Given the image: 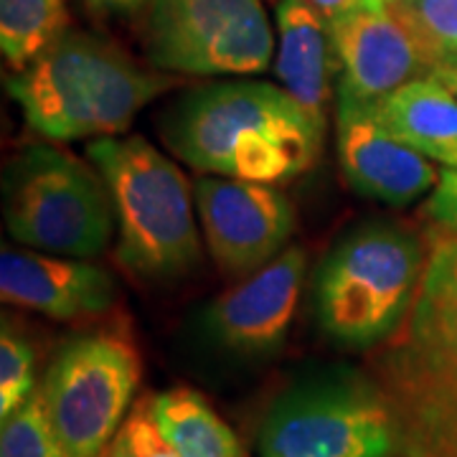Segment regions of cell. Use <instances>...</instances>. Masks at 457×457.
I'll list each match as a JSON object with an SVG mask.
<instances>
[{
	"instance_id": "1",
	"label": "cell",
	"mask_w": 457,
	"mask_h": 457,
	"mask_svg": "<svg viewBox=\"0 0 457 457\" xmlns=\"http://www.w3.org/2000/svg\"><path fill=\"white\" fill-rule=\"evenodd\" d=\"M170 153L198 173L279 186L311 170L326 128L282 87L213 82L191 89L161 120Z\"/></svg>"
},
{
	"instance_id": "2",
	"label": "cell",
	"mask_w": 457,
	"mask_h": 457,
	"mask_svg": "<svg viewBox=\"0 0 457 457\" xmlns=\"http://www.w3.org/2000/svg\"><path fill=\"white\" fill-rule=\"evenodd\" d=\"M170 87L176 79L168 71H147L112 41L66 31L8 79V95L29 130L51 143H71L122 135Z\"/></svg>"
},
{
	"instance_id": "3",
	"label": "cell",
	"mask_w": 457,
	"mask_h": 457,
	"mask_svg": "<svg viewBox=\"0 0 457 457\" xmlns=\"http://www.w3.org/2000/svg\"><path fill=\"white\" fill-rule=\"evenodd\" d=\"M427 245L420 293L371 369L396 417L402 457L420 455L457 414V234L432 231Z\"/></svg>"
},
{
	"instance_id": "4",
	"label": "cell",
	"mask_w": 457,
	"mask_h": 457,
	"mask_svg": "<svg viewBox=\"0 0 457 457\" xmlns=\"http://www.w3.org/2000/svg\"><path fill=\"white\" fill-rule=\"evenodd\" d=\"M87 158L110 188L114 260L145 282H176L201 264L196 194L186 173L140 135L92 140Z\"/></svg>"
},
{
	"instance_id": "5",
	"label": "cell",
	"mask_w": 457,
	"mask_h": 457,
	"mask_svg": "<svg viewBox=\"0 0 457 457\" xmlns=\"http://www.w3.org/2000/svg\"><path fill=\"white\" fill-rule=\"evenodd\" d=\"M429 245L402 221L345 231L315 270L312 315L345 348L384 345L402 328L425 278Z\"/></svg>"
},
{
	"instance_id": "6",
	"label": "cell",
	"mask_w": 457,
	"mask_h": 457,
	"mask_svg": "<svg viewBox=\"0 0 457 457\" xmlns=\"http://www.w3.org/2000/svg\"><path fill=\"white\" fill-rule=\"evenodd\" d=\"M260 457H402L392 404L371 374L348 366L293 381L270 404Z\"/></svg>"
},
{
	"instance_id": "7",
	"label": "cell",
	"mask_w": 457,
	"mask_h": 457,
	"mask_svg": "<svg viewBox=\"0 0 457 457\" xmlns=\"http://www.w3.org/2000/svg\"><path fill=\"white\" fill-rule=\"evenodd\" d=\"M3 216L18 245L77 260L102 254L114 231L102 173L56 145L26 147L5 165Z\"/></svg>"
},
{
	"instance_id": "8",
	"label": "cell",
	"mask_w": 457,
	"mask_h": 457,
	"mask_svg": "<svg viewBox=\"0 0 457 457\" xmlns=\"http://www.w3.org/2000/svg\"><path fill=\"white\" fill-rule=\"evenodd\" d=\"M140 374L135 345L112 333L74 338L56 353L38 389L64 457H99L110 447Z\"/></svg>"
},
{
	"instance_id": "9",
	"label": "cell",
	"mask_w": 457,
	"mask_h": 457,
	"mask_svg": "<svg viewBox=\"0 0 457 457\" xmlns=\"http://www.w3.org/2000/svg\"><path fill=\"white\" fill-rule=\"evenodd\" d=\"M262 0H150L145 54L161 71L191 77L262 74L272 62Z\"/></svg>"
},
{
	"instance_id": "10",
	"label": "cell",
	"mask_w": 457,
	"mask_h": 457,
	"mask_svg": "<svg viewBox=\"0 0 457 457\" xmlns=\"http://www.w3.org/2000/svg\"><path fill=\"white\" fill-rule=\"evenodd\" d=\"M194 194L209 254L227 278H249L287 249L295 209L278 186L201 176Z\"/></svg>"
},
{
	"instance_id": "11",
	"label": "cell",
	"mask_w": 457,
	"mask_h": 457,
	"mask_svg": "<svg viewBox=\"0 0 457 457\" xmlns=\"http://www.w3.org/2000/svg\"><path fill=\"white\" fill-rule=\"evenodd\" d=\"M336 59V99L374 104L399 87L429 77L440 59L392 8H359L328 23Z\"/></svg>"
},
{
	"instance_id": "12",
	"label": "cell",
	"mask_w": 457,
	"mask_h": 457,
	"mask_svg": "<svg viewBox=\"0 0 457 457\" xmlns=\"http://www.w3.org/2000/svg\"><path fill=\"white\" fill-rule=\"evenodd\" d=\"M308 275L303 246H287L254 275L239 279L201 312L204 333L239 356H270L282 348Z\"/></svg>"
},
{
	"instance_id": "13",
	"label": "cell",
	"mask_w": 457,
	"mask_h": 457,
	"mask_svg": "<svg viewBox=\"0 0 457 457\" xmlns=\"http://www.w3.org/2000/svg\"><path fill=\"white\" fill-rule=\"evenodd\" d=\"M338 161L348 186L386 206H409L440 180L437 165L399 143L356 102L336 99Z\"/></svg>"
},
{
	"instance_id": "14",
	"label": "cell",
	"mask_w": 457,
	"mask_h": 457,
	"mask_svg": "<svg viewBox=\"0 0 457 457\" xmlns=\"http://www.w3.org/2000/svg\"><path fill=\"white\" fill-rule=\"evenodd\" d=\"M0 297L51 320H79L107 312L117 300V282L97 264L77 257L3 249Z\"/></svg>"
},
{
	"instance_id": "15",
	"label": "cell",
	"mask_w": 457,
	"mask_h": 457,
	"mask_svg": "<svg viewBox=\"0 0 457 457\" xmlns=\"http://www.w3.org/2000/svg\"><path fill=\"white\" fill-rule=\"evenodd\" d=\"M275 74L279 87L300 104V110L320 128L328 125L333 97L336 59L328 21L312 0L278 3V56Z\"/></svg>"
},
{
	"instance_id": "16",
	"label": "cell",
	"mask_w": 457,
	"mask_h": 457,
	"mask_svg": "<svg viewBox=\"0 0 457 457\" xmlns=\"http://www.w3.org/2000/svg\"><path fill=\"white\" fill-rule=\"evenodd\" d=\"M363 110L399 143L445 168H457V92L435 74L404 84Z\"/></svg>"
},
{
	"instance_id": "17",
	"label": "cell",
	"mask_w": 457,
	"mask_h": 457,
	"mask_svg": "<svg viewBox=\"0 0 457 457\" xmlns=\"http://www.w3.org/2000/svg\"><path fill=\"white\" fill-rule=\"evenodd\" d=\"M150 411L180 457H245L234 429L196 389L176 386L155 394L150 396Z\"/></svg>"
},
{
	"instance_id": "18",
	"label": "cell",
	"mask_w": 457,
	"mask_h": 457,
	"mask_svg": "<svg viewBox=\"0 0 457 457\" xmlns=\"http://www.w3.org/2000/svg\"><path fill=\"white\" fill-rule=\"evenodd\" d=\"M69 31L66 0H0V49L21 71Z\"/></svg>"
},
{
	"instance_id": "19",
	"label": "cell",
	"mask_w": 457,
	"mask_h": 457,
	"mask_svg": "<svg viewBox=\"0 0 457 457\" xmlns=\"http://www.w3.org/2000/svg\"><path fill=\"white\" fill-rule=\"evenodd\" d=\"M0 457H64L38 386L11 417L3 420Z\"/></svg>"
},
{
	"instance_id": "20",
	"label": "cell",
	"mask_w": 457,
	"mask_h": 457,
	"mask_svg": "<svg viewBox=\"0 0 457 457\" xmlns=\"http://www.w3.org/2000/svg\"><path fill=\"white\" fill-rule=\"evenodd\" d=\"M396 16H402L425 41L440 66L457 56V0H389Z\"/></svg>"
},
{
	"instance_id": "21",
	"label": "cell",
	"mask_w": 457,
	"mask_h": 457,
	"mask_svg": "<svg viewBox=\"0 0 457 457\" xmlns=\"http://www.w3.org/2000/svg\"><path fill=\"white\" fill-rule=\"evenodd\" d=\"M36 392V353L18 330L3 320L0 336V420L11 417Z\"/></svg>"
},
{
	"instance_id": "22",
	"label": "cell",
	"mask_w": 457,
	"mask_h": 457,
	"mask_svg": "<svg viewBox=\"0 0 457 457\" xmlns=\"http://www.w3.org/2000/svg\"><path fill=\"white\" fill-rule=\"evenodd\" d=\"M120 435L125 437L137 457H180L176 447L163 437L161 427L155 425L153 411H150V396L140 399V404H135L128 420L120 427Z\"/></svg>"
},
{
	"instance_id": "23",
	"label": "cell",
	"mask_w": 457,
	"mask_h": 457,
	"mask_svg": "<svg viewBox=\"0 0 457 457\" xmlns=\"http://www.w3.org/2000/svg\"><path fill=\"white\" fill-rule=\"evenodd\" d=\"M427 213L437 221V227L457 234V168H445L440 180L427 201Z\"/></svg>"
},
{
	"instance_id": "24",
	"label": "cell",
	"mask_w": 457,
	"mask_h": 457,
	"mask_svg": "<svg viewBox=\"0 0 457 457\" xmlns=\"http://www.w3.org/2000/svg\"><path fill=\"white\" fill-rule=\"evenodd\" d=\"M417 457H457V414L427 442Z\"/></svg>"
},
{
	"instance_id": "25",
	"label": "cell",
	"mask_w": 457,
	"mask_h": 457,
	"mask_svg": "<svg viewBox=\"0 0 457 457\" xmlns=\"http://www.w3.org/2000/svg\"><path fill=\"white\" fill-rule=\"evenodd\" d=\"M312 5L320 11V16L326 18L328 23L359 8H386L384 0H312Z\"/></svg>"
},
{
	"instance_id": "26",
	"label": "cell",
	"mask_w": 457,
	"mask_h": 457,
	"mask_svg": "<svg viewBox=\"0 0 457 457\" xmlns=\"http://www.w3.org/2000/svg\"><path fill=\"white\" fill-rule=\"evenodd\" d=\"M82 3L92 13H102V16H132L143 11L150 0H82Z\"/></svg>"
},
{
	"instance_id": "27",
	"label": "cell",
	"mask_w": 457,
	"mask_h": 457,
	"mask_svg": "<svg viewBox=\"0 0 457 457\" xmlns=\"http://www.w3.org/2000/svg\"><path fill=\"white\" fill-rule=\"evenodd\" d=\"M435 77L442 79V82L447 84L450 89H455L457 92V56L455 59H450V62H445V64L435 71Z\"/></svg>"
},
{
	"instance_id": "28",
	"label": "cell",
	"mask_w": 457,
	"mask_h": 457,
	"mask_svg": "<svg viewBox=\"0 0 457 457\" xmlns=\"http://www.w3.org/2000/svg\"><path fill=\"white\" fill-rule=\"evenodd\" d=\"M110 457H137V455L132 453V447L125 442V437L117 432V435H114V440L110 442Z\"/></svg>"
},
{
	"instance_id": "29",
	"label": "cell",
	"mask_w": 457,
	"mask_h": 457,
	"mask_svg": "<svg viewBox=\"0 0 457 457\" xmlns=\"http://www.w3.org/2000/svg\"><path fill=\"white\" fill-rule=\"evenodd\" d=\"M99 457H110V447H107V450H104V453H102Z\"/></svg>"
},
{
	"instance_id": "30",
	"label": "cell",
	"mask_w": 457,
	"mask_h": 457,
	"mask_svg": "<svg viewBox=\"0 0 457 457\" xmlns=\"http://www.w3.org/2000/svg\"><path fill=\"white\" fill-rule=\"evenodd\" d=\"M384 3H386V5H389V0H384Z\"/></svg>"
}]
</instances>
